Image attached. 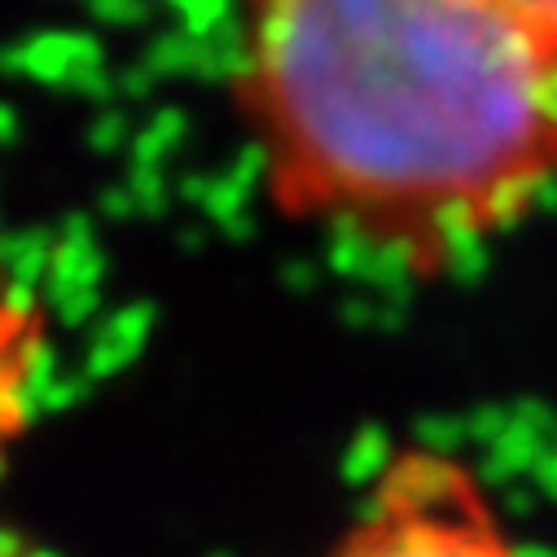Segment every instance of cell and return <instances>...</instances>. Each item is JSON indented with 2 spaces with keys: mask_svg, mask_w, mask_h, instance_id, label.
I'll return each mask as SVG.
<instances>
[{
  "mask_svg": "<svg viewBox=\"0 0 557 557\" xmlns=\"http://www.w3.org/2000/svg\"><path fill=\"white\" fill-rule=\"evenodd\" d=\"M233 97L290 220L448 276L557 189V49L500 0H242Z\"/></svg>",
  "mask_w": 557,
  "mask_h": 557,
  "instance_id": "obj_1",
  "label": "cell"
},
{
  "mask_svg": "<svg viewBox=\"0 0 557 557\" xmlns=\"http://www.w3.org/2000/svg\"><path fill=\"white\" fill-rule=\"evenodd\" d=\"M369 505L330 557H522L487 483L435 444L391 453Z\"/></svg>",
  "mask_w": 557,
  "mask_h": 557,
  "instance_id": "obj_2",
  "label": "cell"
},
{
  "mask_svg": "<svg viewBox=\"0 0 557 557\" xmlns=\"http://www.w3.org/2000/svg\"><path fill=\"white\" fill-rule=\"evenodd\" d=\"M40 351H45V312L36 295L0 276V470H5L10 444L32 422L27 377Z\"/></svg>",
  "mask_w": 557,
  "mask_h": 557,
  "instance_id": "obj_3",
  "label": "cell"
},
{
  "mask_svg": "<svg viewBox=\"0 0 557 557\" xmlns=\"http://www.w3.org/2000/svg\"><path fill=\"white\" fill-rule=\"evenodd\" d=\"M150 321H154V308H150V304H136V308L119 312V317L101 330L97 347L88 351L84 377H110L114 369H123L136 351H141V343H146V334H150Z\"/></svg>",
  "mask_w": 557,
  "mask_h": 557,
  "instance_id": "obj_4",
  "label": "cell"
},
{
  "mask_svg": "<svg viewBox=\"0 0 557 557\" xmlns=\"http://www.w3.org/2000/svg\"><path fill=\"white\" fill-rule=\"evenodd\" d=\"M53 246H58V237L49 233V228H32V233H18L14 242H5V250L10 255H0L10 263V282H18V286H27V290H36L45 276H49V263H53Z\"/></svg>",
  "mask_w": 557,
  "mask_h": 557,
  "instance_id": "obj_5",
  "label": "cell"
},
{
  "mask_svg": "<svg viewBox=\"0 0 557 557\" xmlns=\"http://www.w3.org/2000/svg\"><path fill=\"white\" fill-rule=\"evenodd\" d=\"M194 53H198V40L176 32V36H163L150 58H146V71L159 79V75H181V71H194Z\"/></svg>",
  "mask_w": 557,
  "mask_h": 557,
  "instance_id": "obj_6",
  "label": "cell"
},
{
  "mask_svg": "<svg viewBox=\"0 0 557 557\" xmlns=\"http://www.w3.org/2000/svg\"><path fill=\"white\" fill-rule=\"evenodd\" d=\"M500 5H505L527 32H535L548 49H557V0H500Z\"/></svg>",
  "mask_w": 557,
  "mask_h": 557,
  "instance_id": "obj_7",
  "label": "cell"
},
{
  "mask_svg": "<svg viewBox=\"0 0 557 557\" xmlns=\"http://www.w3.org/2000/svg\"><path fill=\"white\" fill-rule=\"evenodd\" d=\"M168 5L181 14L185 36H194V40H202L207 32H215L228 18V0H168Z\"/></svg>",
  "mask_w": 557,
  "mask_h": 557,
  "instance_id": "obj_8",
  "label": "cell"
},
{
  "mask_svg": "<svg viewBox=\"0 0 557 557\" xmlns=\"http://www.w3.org/2000/svg\"><path fill=\"white\" fill-rule=\"evenodd\" d=\"M132 211H146V215H163V176L159 168H136L132 185H127Z\"/></svg>",
  "mask_w": 557,
  "mask_h": 557,
  "instance_id": "obj_9",
  "label": "cell"
},
{
  "mask_svg": "<svg viewBox=\"0 0 557 557\" xmlns=\"http://www.w3.org/2000/svg\"><path fill=\"white\" fill-rule=\"evenodd\" d=\"M123 136H127V119L123 114H101L97 123H92V132H88V141L101 150V154H110V150H119L123 146Z\"/></svg>",
  "mask_w": 557,
  "mask_h": 557,
  "instance_id": "obj_10",
  "label": "cell"
},
{
  "mask_svg": "<svg viewBox=\"0 0 557 557\" xmlns=\"http://www.w3.org/2000/svg\"><path fill=\"white\" fill-rule=\"evenodd\" d=\"M53 304H58V317H62L66 325H84V321L97 312V290H66V295H58Z\"/></svg>",
  "mask_w": 557,
  "mask_h": 557,
  "instance_id": "obj_11",
  "label": "cell"
},
{
  "mask_svg": "<svg viewBox=\"0 0 557 557\" xmlns=\"http://www.w3.org/2000/svg\"><path fill=\"white\" fill-rule=\"evenodd\" d=\"M97 14L110 18V23H141L150 10H146V0H92Z\"/></svg>",
  "mask_w": 557,
  "mask_h": 557,
  "instance_id": "obj_12",
  "label": "cell"
},
{
  "mask_svg": "<svg viewBox=\"0 0 557 557\" xmlns=\"http://www.w3.org/2000/svg\"><path fill=\"white\" fill-rule=\"evenodd\" d=\"M0 557H62V553L36 548V544H32V540H23L18 531H5V527H0Z\"/></svg>",
  "mask_w": 557,
  "mask_h": 557,
  "instance_id": "obj_13",
  "label": "cell"
},
{
  "mask_svg": "<svg viewBox=\"0 0 557 557\" xmlns=\"http://www.w3.org/2000/svg\"><path fill=\"white\" fill-rule=\"evenodd\" d=\"M18 141V114L10 106H0V146H14Z\"/></svg>",
  "mask_w": 557,
  "mask_h": 557,
  "instance_id": "obj_14",
  "label": "cell"
}]
</instances>
